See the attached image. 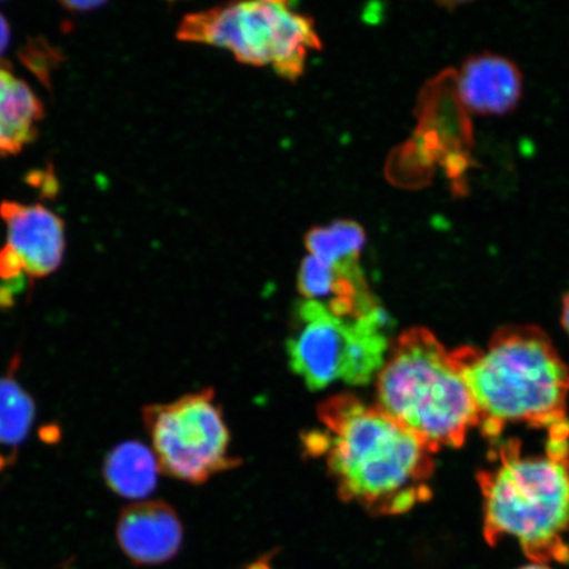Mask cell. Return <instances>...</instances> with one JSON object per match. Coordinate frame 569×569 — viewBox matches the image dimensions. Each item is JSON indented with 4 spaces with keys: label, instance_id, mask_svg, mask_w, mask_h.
<instances>
[{
    "label": "cell",
    "instance_id": "ac0fdd59",
    "mask_svg": "<svg viewBox=\"0 0 569 569\" xmlns=\"http://www.w3.org/2000/svg\"><path fill=\"white\" fill-rule=\"evenodd\" d=\"M518 569H551L549 567H546L545 565H530V566H525V567H521V568H518Z\"/></svg>",
    "mask_w": 569,
    "mask_h": 569
},
{
    "label": "cell",
    "instance_id": "8992f818",
    "mask_svg": "<svg viewBox=\"0 0 569 569\" xmlns=\"http://www.w3.org/2000/svg\"><path fill=\"white\" fill-rule=\"evenodd\" d=\"M183 41L226 48L240 62L272 66L296 80L320 41L315 23L282 2H248L191 13L178 30Z\"/></svg>",
    "mask_w": 569,
    "mask_h": 569
},
{
    "label": "cell",
    "instance_id": "9a60e30c",
    "mask_svg": "<svg viewBox=\"0 0 569 569\" xmlns=\"http://www.w3.org/2000/svg\"><path fill=\"white\" fill-rule=\"evenodd\" d=\"M11 39V30L9 26V21L0 13V57L7 51L9 48Z\"/></svg>",
    "mask_w": 569,
    "mask_h": 569
},
{
    "label": "cell",
    "instance_id": "ba28073f",
    "mask_svg": "<svg viewBox=\"0 0 569 569\" xmlns=\"http://www.w3.org/2000/svg\"><path fill=\"white\" fill-rule=\"evenodd\" d=\"M7 227L6 246L0 249V279L20 287L23 276L44 279L61 266L66 252V224L42 204L0 203Z\"/></svg>",
    "mask_w": 569,
    "mask_h": 569
},
{
    "label": "cell",
    "instance_id": "2e32d148",
    "mask_svg": "<svg viewBox=\"0 0 569 569\" xmlns=\"http://www.w3.org/2000/svg\"><path fill=\"white\" fill-rule=\"evenodd\" d=\"M104 3H98V2H66L61 3L62 7H66L68 11H77V12H83V11H91L94 9H98V7L103 6Z\"/></svg>",
    "mask_w": 569,
    "mask_h": 569
},
{
    "label": "cell",
    "instance_id": "5b68a950",
    "mask_svg": "<svg viewBox=\"0 0 569 569\" xmlns=\"http://www.w3.org/2000/svg\"><path fill=\"white\" fill-rule=\"evenodd\" d=\"M386 312L365 319L331 315L322 303L297 305L287 343L289 365L310 390L333 382L366 386L381 371L389 347Z\"/></svg>",
    "mask_w": 569,
    "mask_h": 569
},
{
    "label": "cell",
    "instance_id": "6da1fadb",
    "mask_svg": "<svg viewBox=\"0 0 569 569\" xmlns=\"http://www.w3.org/2000/svg\"><path fill=\"white\" fill-rule=\"evenodd\" d=\"M323 430L306 433V453L325 458L341 500L373 517L401 516L431 500L437 452L379 405L353 395L318 407Z\"/></svg>",
    "mask_w": 569,
    "mask_h": 569
},
{
    "label": "cell",
    "instance_id": "277c9868",
    "mask_svg": "<svg viewBox=\"0 0 569 569\" xmlns=\"http://www.w3.org/2000/svg\"><path fill=\"white\" fill-rule=\"evenodd\" d=\"M379 407L433 451L459 448L480 415L452 351L425 327L403 331L377 376Z\"/></svg>",
    "mask_w": 569,
    "mask_h": 569
},
{
    "label": "cell",
    "instance_id": "5bb4252c",
    "mask_svg": "<svg viewBox=\"0 0 569 569\" xmlns=\"http://www.w3.org/2000/svg\"><path fill=\"white\" fill-rule=\"evenodd\" d=\"M366 232L350 220H339L327 227H317L306 237V248L311 256L338 268L358 267L359 256L366 244Z\"/></svg>",
    "mask_w": 569,
    "mask_h": 569
},
{
    "label": "cell",
    "instance_id": "52a82bcc",
    "mask_svg": "<svg viewBox=\"0 0 569 569\" xmlns=\"http://www.w3.org/2000/svg\"><path fill=\"white\" fill-rule=\"evenodd\" d=\"M142 419L161 471L172 478L203 483L240 465L231 457L230 431L212 389L149 405Z\"/></svg>",
    "mask_w": 569,
    "mask_h": 569
},
{
    "label": "cell",
    "instance_id": "8fae6325",
    "mask_svg": "<svg viewBox=\"0 0 569 569\" xmlns=\"http://www.w3.org/2000/svg\"><path fill=\"white\" fill-rule=\"evenodd\" d=\"M44 107L28 83L0 68V156L18 154L38 138Z\"/></svg>",
    "mask_w": 569,
    "mask_h": 569
},
{
    "label": "cell",
    "instance_id": "30bf717a",
    "mask_svg": "<svg viewBox=\"0 0 569 569\" xmlns=\"http://www.w3.org/2000/svg\"><path fill=\"white\" fill-rule=\"evenodd\" d=\"M458 98L468 111L502 117L515 111L523 96V77L509 57L482 52L469 56L457 77Z\"/></svg>",
    "mask_w": 569,
    "mask_h": 569
},
{
    "label": "cell",
    "instance_id": "3957f363",
    "mask_svg": "<svg viewBox=\"0 0 569 569\" xmlns=\"http://www.w3.org/2000/svg\"><path fill=\"white\" fill-rule=\"evenodd\" d=\"M452 355L487 438L508 425L551 430L567 422L569 368L540 327L505 326L483 350L465 346Z\"/></svg>",
    "mask_w": 569,
    "mask_h": 569
},
{
    "label": "cell",
    "instance_id": "7a4b0ae2",
    "mask_svg": "<svg viewBox=\"0 0 569 569\" xmlns=\"http://www.w3.org/2000/svg\"><path fill=\"white\" fill-rule=\"evenodd\" d=\"M483 538L497 546L516 538L537 565L569 563V422L550 430L542 453H525L510 439L497 447L492 466L478 473Z\"/></svg>",
    "mask_w": 569,
    "mask_h": 569
},
{
    "label": "cell",
    "instance_id": "e0dca14e",
    "mask_svg": "<svg viewBox=\"0 0 569 569\" xmlns=\"http://www.w3.org/2000/svg\"><path fill=\"white\" fill-rule=\"evenodd\" d=\"M561 326L568 333L569 337V293L563 298V303H561Z\"/></svg>",
    "mask_w": 569,
    "mask_h": 569
},
{
    "label": "cell",
    "instance_id": "d6986e66",
    "mask_svg": "<svg viewBox=\"0 0 569 569\" xmlns=\"http://www.w3.org/2000/svg\"><path fill=\"white\" fill-rule=\"evenodd\" d=\"M249 569H270V567L267 566L266 563H262V561H260V563H256V565L249 567Z\"/></svg>",
    "mask_w": 569,
    "mask_h": 569
},
{
    "label": "cell",
    "instance_id": "7c38bea8",
    "mask_svg": "<svg viewBox=\"0 0 569 569\" xmlns=\"http://www.w3.org/2000/svg\"><path fill=\"white\" fill-rule=\"evenodd\" d=\"M159 462L140 442H123L112 448L103 465V478L113 493L140 500L151 495L158 483Z\"/></svg>",
    "mask_w": 569,
    "mask_h": 569
},
{
    "label": "cell",
    "instance_id": "9c48e42d",
    "mask_svg": "<svg viewBox=\"0 0 569 569\" xmlns=\"http://www.w3.org/2000/svg\"><path fill=\"white\" fill-rule=\"evenodd\" d=\"M117 539L126 557L137 566H159L180 552L183 528L176 510L167 502L144 501L122 510Z\"/></svg>",
    "mask_w": 569,
    "mask_h": 569
},
{
    "label": "cell",
    "instance_id": "4fadbf2b",
    "mask_svg": "<svg viewBox=\"0 0 569 569\" xmlns=\"http://www.w3.org/2000/svg\"><path fill=\"white\" fill-rule=\"evenodd\" d=\"M19 358H13L9 371L0 377V446L13 453L26 442L34 421L33 398L17 380Z\"/></svg>",
    "mask_w": 569,
    "mask_h": 569
}]
</instances>
